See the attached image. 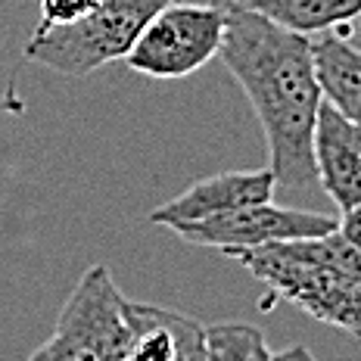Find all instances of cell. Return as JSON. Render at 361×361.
Listing matches in <instances>:
<instances>
[{"instance_id": "277c9868", "label": "cell", "mask_w": 361, "mask_h": 361, "mask_svg": "<svg viewBox=\"0 0 361 361\" xmlns=\"http://www.w3.org/2000/svg\"><path fill=\"white\" fill-rule=\"evenodd\" d=\"M224 255L240 262L277 299H287L290 305L302 308L314 321H324L361 340V287L343 277L340 271L321 265V262L293 259V255L277 252L274 246L231 250Z\"/></svg>"}, {"instance_id": "8992f818", "label": "cell", "mask_w": 361, "mask_h": 361, "mask_svg": "<svg viewBox=\"0 0 361 361\" xmlns=\"http://www.w3.org/2000/svg\"><path fill=\"white\" fill-rule=\"evenodd\" d=\"M336 228V218L324 212H305V209H283L271 200L237 206L228 212H218L200 221L175 224V234L184 243L209 246V250H255V246L283 243V240L321 237Z\"/></svg>"}, {"instance_id": "30bf717a", "label": "cell", "mask_w": 361, "mask_h": 361, "mask_svg": "<svg viewBox=\"0 0 361 361\" xmlns=\"http://www.w3.org/2000/svg\"><path fill=\"white\" fill-rule=\"evenodd\" d=\"M312 56L324 100L361 128V44L349 37V28H334L312 35Z\"/></svg>"}, {"instance_id": "2e32d148", "label": "cell", "mask_w": 361, "mask_h": 361, "mask_svg": "<svg viewBox=\"0 0 361 361\" xmlns=\"http://www.w3.org/2000/svg\"><path fill=\"white\" fill-rule=\"evenodd\" d=\"M355 22H358V35H361V13H358V19H355Z\"/></svg>"}, {"instance_id": "6da1fadb", "label": "cell", "mask_w": 361, "mask_h": 361, "mask_svg": "<svg viewBox=\"0 0 361 361\" xmlns=\"http://www.w3.org/2000/svg\"><path fill=\"white\" fill-rule=\"evenodd\" d=\"M224 13L218 56L250 97L268 140V169L277 187H318L312 131L324 94L314 72L312 37L243 6H224Z\"/></svg>"}, {"instance_id": "5bb4252c", "label": "cell", "mask_w": 361, "mask_h": 361, "mask_svg": "<svg viewBox=\"0 0 361 361\" xmlns=\"http://www.w3.org/2000/svg\"><path fill=\"white\" fill-rule=\"evenodd\" d=\"M340 234L349 240V243H355L358 250H361V202L358 206H352L349 212H343V218H340Z\"/></svg>"}, {"instance_id": "7a4b0ae2", "label": "cell", "mask_w": 361, "mask_h": 361, "mask_svg": "<svg viewBox=\"0 0 361 361\" xmlns=\"http://www.w3.org/2000/svg\"><path fill=\"white\" fill-rule=\"evenodd\" d=\"M165 4L171 0H100L85 19L72 25L32 32L22 56L25 63L81 78L116 59H125L149 16Z\"/></svg>"}, {"instance_id": "ba28073f", "label": "cell", "mask_w": 361, "mask_h": 361, "mask_svg": "<svg viewBox=\"0 0 361 361\" xmlns=\"http://www.w3.org/2000/svg\"><path fill=\"white\" fill-rule=\"evenodd\" d=\"M274 171L271 169H252V171H221V175H209L193 180L187 190H180L175 200L162 202L159 209L149 212V221L162 224V228H175V224L200 221V218L228 212L237 206H250V202H265L274 197Z\"/></svg>"}, {"instance_id": "8fae6325", "label": "cell", "mask_w": 361, "mask_h": 361, "mask_svg": "<svg viewBox=\"0 0 361 361\" xmlns=\"http://www.w3.org/2000/svg\"><path fill=\"white\" fill-rule=\"evenodd\" d=\"M224 6H243L299 35H321L349 28L361 13V0H218Z\"/></svg>"}, {"instance_id": "4fadbf2b", "label": "cell", "mask_w": 361, "mask_h": 361, "mask_svg": "<svg viewBox=\"0 0 361 361\" xmlns=\"http://www.w3.org/2000/svg\"><path fill=\"white\" fill-rule=\"evenodd\" d=\"M100 0H41V22L35 32H47L54 25H72L85 19Z\"/></svg>"}, {"instance_id": "52a82bcc", "label": "cell", "mask_w": 361, "mask_h": 361, "mask_svg": "<svg viewBox=\"0 0 361 361\" xmlns=\"http://www.w3.org/2000/svg\"><path fill=\"white\" fill-rule=\"evenodd\" d=\"M312 156L318 187L336 212H349L361 202V128L352 125L336 106L321 100L312 131Z\"/></svg>"}, {"instance_id": "9a60e30c", "label": "cell", "mask_w": 361, "mask_h": 361, "mask_svg": "<svg viewBox=\"0 0 361 361\" xmlns=\"http://www.w3.org/2000/svg\"><path fill=\"white\" fill-rule=\"evenodd\" d=\"M277 358H312V352L302 349V345H293V349H277V352H271V361H277Z\"/></svg>"}, {"instance_id": "5b68a950", "label": "cell", "mask_w": 361, "mask_h": 361, "mask_svg": "<svg viewBox=\"0 0 361 361\" xmlns=\"http://www.w3.org/2000/svg\"><path fill=\"white\" fill-rule=\"evenodd\" d=\"M224 4H165L156 10L137 41L131 44L125 63L147 78H187L212 63L224 35Z\"/></svg>"}, {"instance_id": "3957f363", "label": "cell", "mask_w": 361, "mask_h": 361, "mask_svg": "<svg viewBox=\"0 0 361 361\" xmlns=\"http://www.w3.org/2000/svg\"><path fill=\"white\" fill-rule=\"evenodd\" d=\"M122 302L109 268H87L66 299L50 340L32 352V361H128L131 330Z\"/></svg>"}, {"instance_id": "9c48e42d", "label": "cell", "mask_w": 361, "mask_h": 361, "mask_svg": "<svg viewBox=\"0 0 361 361\" xmlns=\"http://www.w3.org/2000/svg\"><path fill=\"white\" fill-rule=\"evenodd\" d=\"M125 321L131 330L128 361H200L206 352V327L190 314L162 305L125 299Z\"/></svg>"}, {"instance_id": "7c38bea8", "label": "cell", "mask_w": 361, "mask_h": 361, "mask_svg": "<svg viewBox=\"0 0 361 361\" xmlns=\"http://www.w3.org/2000/svg\"><path fill=\"white\" fill-rule=\"evenodd\" d=\"M206 352L218 361H271L265 334L243 321H224L206 327Z\"/></svg>"}]
</instances>
